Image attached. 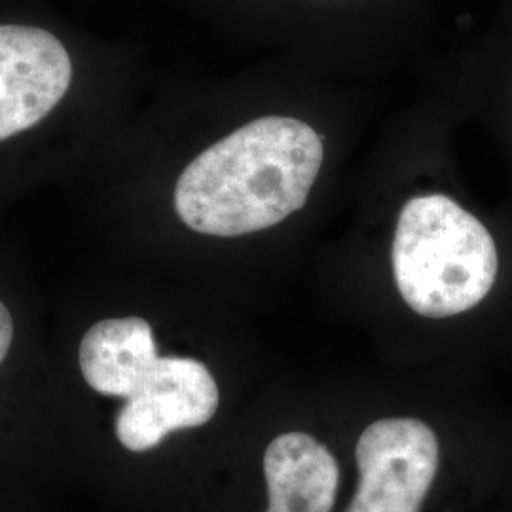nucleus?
I'll return each instance as SVG.
<instances>
[{
  "mask_svg": "<svg viewBox=\"0 0 512 512\" xmlns=\"http://www.w3.org/2000/svg\"><path fill=\"white\" fill-rule=\"evenodd\" d=\"M321 164L323 141L311 126L287 116L258 118L184 169L175 211L198 234H255L306 205Z\"/></svg>",
  "mask_w": 512,
  "mask_h": 512,
  "instance_id": "obj_1",
  "label": "nucleus"
},
{
  "mask_svg": "<svg viewBox=\"0 0 512 512\" xmlns=\"http://www.w3.org/2000/svg\"><path fill=\"white\" fill-rule=\"evenodd\" d=\"M393 272L404 302L423 317L450 319L488 304L503 279L490 228L442 194L412 198L399 215Z\"/></svg>",
  "mask_w": 512,
  "mask_h": 512,
  "instance_id": "obj_2",
  "label": "nucleus"
},
{
  "mask_svg": "<svg viewBox=\"0 0 512 512\" xmlns=\"http://www.w3.org/2000/svg\"><path fill=\"white\" fill-rule=\"evenodd\" d=\"M359 486L346 512H420L440 467L437 433L414 418L368 425L357 442Z\"/></svg>",
  "mask_w": 512,
  "mask_h": 512,
  "instance_id": "obj_3",
  "label": "nucleus"
},
{
  "mask_svg": "<svg viewBox=\"0 0 512 512\" xmlns=\"http://www.w3.org/2000/svg\"><path fill=\"white\" fill-rule=\"evenodd\" d=\"M217 408L219 387L207 366L190 357H158L120 408L114 433L128 452L145 454L173 431L207 423Z\"/></svg>",
  "mask_w": 512,
  "mask_h": 512,
  "instance_id": "obj_4",
  "label": "nucleus"
},
{
  "mask_svg": "<svg viewBox=\"0 0 512 512\" xmlns=\"http://www.w3.org/2000/svg\"><path fill=\"white\" fill-rule=\"evenodd\" d=\"M73 80V61L52 33L0 25V141L37 126Z\"/></svg>",
  "mask_w": 512,
  "mask_h": 512,
  "instance_id": "obj_5",
  "label": "nucleus"
},
{
  "mask_svg": "<svg viewBox=\"0 0 512 512\" xmlns=\"http://www.w3.org/2000/svg\"><path fill=\"white\" fill-rule=\"evenodd\" d=\"M268 512H330L340 469L329 448L306 433H285L264 454Z\"/></svg>",
  "mask_w": 512,
  "mask_h": 512,
  "instance_id": "obj_6",
  "label": "nucleus"
},
{
  "mask_svg": "<svg viewBox=\"0 0 512 512\" xmlns=\"http://www.w3.org/2000/svg\"><path fill=\"white\" fill-rule=\"evenodd\" d=\"M158 357L152 327L141 317L95 323L78 349L84 382L99 395L124 401L135 393Z\"/></svg>",
  "mask_w": 512,
  "mask_h": 512,
  "instance_id": "obj_7",
  "label": "nucleus"
},
{
  "mask_svg": "<svg viewBox=\"0 0 512 512\" xmlns=\"http://www.w3.org/2000/svg\"><path fill=\"white\" fill-rule=\"evenodd\" d=\"M12 340H14V319L10 310L0 300V365L10 351Z\"/></svg>",
  "mask_w": 512,
  "mask_h": 512,
  "instance_id": "obj_8",
  "label": "nucleus"
}]
</instances>
